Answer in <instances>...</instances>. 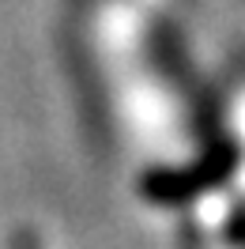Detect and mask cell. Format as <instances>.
Instances as JSON below:
<instances>
[{"label":"cell","instance_id":"obj_1","mask_svg":"<svg viewBox=\"0 0 245 249\" xmlns=\"http://www.w3.org/2000/svg\"><path fill=\"white\" fill-rule=\"evenodd\" d=\"M23 249H27V246H23ZM31 249H34V242H31Z\"/></svg>","mask_w":245,"mask_h":249}]
</instances>
